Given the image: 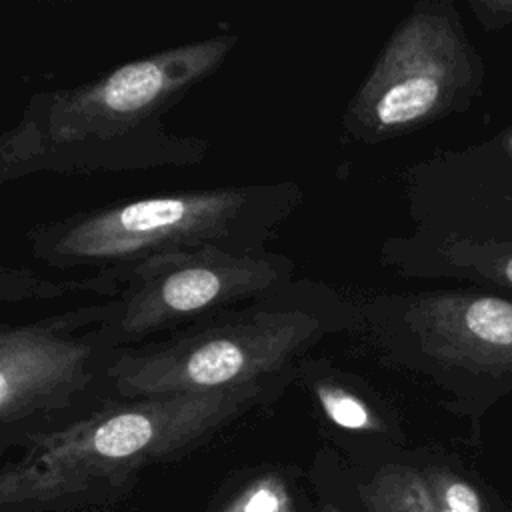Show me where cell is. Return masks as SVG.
I'll return each mask as SVG.
<instances>
[{"label": "cell", "mask_w": 512, "mask_h": 512, "mask_svg": "<svg viewBox=\"0 0 512 512\" xmlns=\"http://www.w3.org/2000/svg\"><path fill=\"white\" fill-rule=\"evenodd\" d=\"M324 418L338 430L354 434H384L388 418L374 390L354 372L326 360L298 364V374Z\"/></svg>", "instance_id": "cell-9"}, {"label": "cell", "mask_w": 512, "mask_h": 512, "mask_svg": "<svg viewBox=\"0 0 512 512\" xmlns=\"http://www.w3.org/2000/svg\"><path fill=\"white\" fill-rule=\"evenodd\" d=\"M470 276H480V278L488 276L494 282H500V284L512 288V252L504 254V258H492L490 264L480 266Z\"/></svg>", "instance_id": "cell-14"}, {"label": "cell", "mask_w": 512, "mask_h": 512, "mask_svg": "<svg viewBox=\"0 0 512 512\" xmlns=\"http://www.w3.org/2000/svg\"><path fill=\"white\" fill-rule=\"evenodd\" d=\"M432 492L436 512H486L480 494L472 484L444 468L422 470Z\"/></svg>", "instance_id": "cell-12"}, {"label": "cell", "mask_w": 512, "mask_h": 512, "mask_svg": "<svg viewBox=\"0 0 512 512\" xmlns=\"http://www.w3.org/2000/svg\"><path fill=\"white\" fill-rule=\"evenodd\" d=\"M100 304L0 328V424L4 430L64 412L90 388H108L114 348Z\"/></svg>", "instance_id": "cell-8"}, {"label": "cell", "mask_w": 512, "mask_h": 512, "mask_svg": "<svg viewBox=\"0 0 512 512\" xmlns=\"http://www.w3.org/2000/svg\"><path fill=\"white\" fill-rule=\"evenodd\" d=\"M292 282L294 262L284 254H238L204 246L72 278L66 288L108 298L100 304V330L120 350L168 338Z\"/></svg>", "instance_id": "cell-6"}, {"label": "cell", "mask_w": 512, "mask_h": 512, "mask_svg": "<svg viewBox=\"0 0 512 512\" xmlns=\"http://www.w3.org/2000/svg\"><path fill=\"white\" fill-rule=\"evenodd\" d=\"M240 36L220 32L130 60L74 88L32 94L0 138V184L50 174H118L192 166L208 140L172 134L166 114L208 80Z\"/></svg>", "instance_id": "cell-1"}, {"label": "cell", "mask_w": 512, "mask_h": 512, "mask_svg": "<svg viewBox=\"0 0 512 512\" xmlns=\"http://www.w3.org/2000/svg\"><path fill=\"white\" fill-rule=\"evenodd\" d=\"M360 308L312 280L220 312L168 338L120 348L108 366L110 398L214 392L298 368L330 334L358 332Z\"/></svg>", "instance_id": "cell-3"}, {"label": "cell", "mask_w": 512, "mask_h": 512, "mask_svg": "<svg viewBox=\"0 0 512 512\" xmlns=\"http://www.w3.org/2000/svg\"><path fill=\"white\" fill-rule=\"evenodd\" d=\"M366 512H436L422 470L386 464L360 488Z\"/></svg>", "instance_id": "cell-10"}, {"label": "cell", "mask_w": 512, "mask_h": 512, "mask_svg": "<svg viewBox=\"0 0 512 512\" xmlns=\"http://www.w3.org/2000/svg\"><path fill=\"white\" fill-rule=\"evenodd\" d=\"M218 512H294V504L286 478L278 470H266L232 492Z\"/></svg>", "instance_id": "cell-11"}, {"label": "cell", "mask_w": 512, "mask_h": 512, "mask_svg": "<svg viewBox=\"0 0 512 512\" xmlns=\"http://www.w3.org/2000/svg\"><path fill=\"white\" fill-rule=\"evenodd\" d=\"M468 6L478 24L488 32L512 24V0H470Z\"/></svg>", "instance_id": "cell-13"}, {"label": "cell", "mask_w": 512, "mask_h": 512, "mask_svg": "<svg viewBox=\"0 0 512 512\" xmlns=\"http://www.w3.org/2000/svg\"><path fill=\"white\" fill-rule=\"evenodd\" d=\"M322 512H340L338 508H334V506H330V504H326L324 508H322Z\"/></svg>", "instance_id": "cell-15"}, {"label": "cell", "mask_w": 512, "mask_h": 512, "mask_svg": "<svg viewBox=\"0 0 512 512\" xmlns=\"http://www.w3.org/2000/svg\"><path fill=\"white\" fill-rule=\"evenodd\" d=\"M302 200L288 180L174 190L76 212L30 230L26 242L44 266L90 274L204 246L266 254Z\"/></svg>", "instance_id": "cell-4"}, {"label": "cell", "mask_w": 512, "mask_h": 512, "mask_svg": "<svg viewBox=\"0 0 512 512\" xmlns=\"http://www.w3.org/2000/svg\"><path fill=\"white\" fill-rule=\"evenodd\" d=\"M294 372L214 392L114 398L56 430L24 438L0 474V512L74 510L122 496L150 464L178 460L252 408L274 402Z\"/></svg>", "instance_id": "cell-2"}, {"label": "cell", "mask_w": 512, "mask_h": 512, "mask_svg": "<svg viewBox=\"0 0 512 512\" xmlns=\"http://www.w3.org/2000/svg\"><path fill=\"white\" fill-rule=\"evenodd\" d=\"M506 150L512 152V134H508V138H506Z\"/></svg>", "instance_id": "cell-16"}, {"label": "cell", "mask_w": 512, "mask_h": 512, "mask_svg": "<svg viewBox=\"0 0 512 512\" xmlns=\"http://www.w3.org/2000/svg\"><path fill=\"white\" fill-rule=\"evenodd\" d=\"M362 334L380 360L430 378L454 402L512 388V302L434 290L378 294L358 304Z\"/></svg>", "instance_id": "cell-5"}, {"label": "cell", "mask_w": 512, "mask_h": 512, "mask_svg": "<svg viewBox=\"0 0 512 512\" xmlns=\"http://www.w3.org/2000/svg\"><path fill=\"white\" fill-rule=\"evenodd\" d=\"M484 66L450 0H420L396 24L350 98L348 140L380 144L470 106Z\"/></svg>", "instance_id": "cell-7"}]
</instances>
